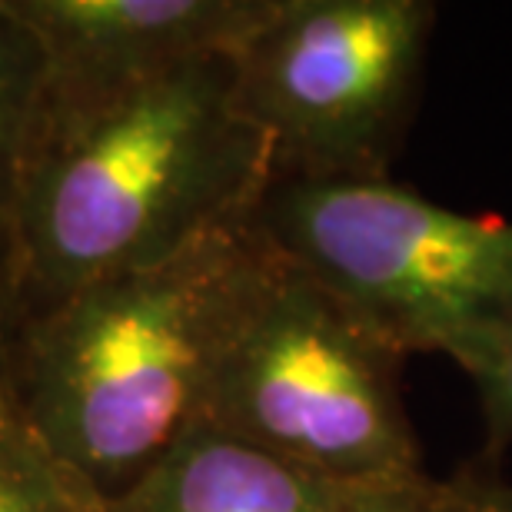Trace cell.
Returning <instances> with one entry per match:
<instances>
[{
    "label": "cell",
    "instance_id": "obj_5",
    "mask_svg": "<svg viewBox=\"0 0 512 512\" xmlns=\"http://www.w3.org/2000/svg\"><path fill=\"white\" fill-rule=\"evenodd\" d=\"M433 0H273L233 94L273 177H389L426 80Z\"/></svg>",
    "mask_w": 512,
    "mask_h": 512
},
{
    "label": "cell",
    "instance_id": "obj_13",
    "mask_svg": "<svg viewBox=\"0 0 512 512\" xmlns=\"http://www.w3.org/2000/svg\"><path fill=\"white\" fill-rule=\"evenodd\" d=\"M7 326H10V296H7V276H4V266H0V353H4Z\"/></svg>",
    "mask_w": 512,
    "mask_h": 512
},
{
    "label": "cell",
    "instance_id": "obj_7",
    "mask_svg": "<svg viewBox=\"0 0 512 512\" xmlns=\"http://www.w3.org/2000/svg\"><path fill=\"white\" fill-rule=\"evenodd\" d=\"M366 489L303 473L200 423L104 512H350Z\"/></svg>",
    "mask_w": 512,
    "mask_h": 512
},
{
    "label": "cell",
    "instance_id": "obj_11",
    "mask_svg": "<svg viewBox=\"0 0 512 512\" xmlns=\"http://www.w3.org/2000/svg\"><path fill=\"white\" fill-rule=\"evenodd\" d=\"M350 512H476L463 479H433L429 473L370 486Z\"/></svg>",
    "mask_w": 512,
    "mask_h": 512
},
{
    "label": "cell",
    "instance_id": "obj_10",
    "mask_svg": "<svg viewBox=\"0 0 512 512\" xmlns=\"http://www.w3.org/2000/svg\"><path fill=\"white\" fill-rule=\"evenodd\" d=\"M463 373L476 383L489 449L499 453L512 443V313L496 326V333L466 363Z\"/></svg>",
    "mask_w": 512,
    "mask_h": 512
},
{
    "label": "cell",
    "instance_id": "obj_12",
    "mask_svg": "<svg viewBox=\"0 0 512 512\" xmlns=\"http://www.w3.org/2000/svg\"><path fill=\"white\" fill-rule=\"evenodd\" d=\"M459 479H463L476 512H512V486L496 476L493 466L473 463L459 473Z\"/></svg>",
    "mask_w": 512,
    "mask_h": 512
},
{
    "label": "cell",
    "instance_id": "obj_1",
    "mask_svg": "<svg viewBox=\"0 0 512 512\" xmlns=\"http://www.w3.org/2000/svg\"><path fill=\"white\" fill-rule=\"evenodd\" d=\"M273 250L250 220L80 286L10 323L0 393L100 506L203 423L210 383Z\"/></svg>",
    "mask_w": 512,
    "mask_h": 512
},
{
    "label": "cell",
    "instance_id": "obj_4",
    "mask_svg": "<svg viewBox=\"0 0 512 512\" xmlns=\"http://www.w3.org/2000/svg\"><path fill=\"white\" fill-rule=\"evenodd\" d=\"M403 363L336 296L273 253L210 383L203 426L343 486L423 476Z\"/></svg>",
    "mask_w": 512,
    "mask_h": 512
},
{
    "label": "cell",
    "instance_id": "obj_2",
    "mask_svg": "<svg viewBox=\"0 0 512 512\" xmlns=\"http://www.w3.org/2000/svg\"><path fill=\"white\" fill-rule=\"evenodd\" d=\"M266 183L270 153L237 107L233 57L47 110L7 233L10 323L250 220Z\"/></svg>",
    "mask_w": 512,
    "mask_h": 512
},
{
    "label": "cell",
    "instance_id": "obj_6",
    "mask_svg": "<svg viewBox=\"0 0 512 512\" xmlns=\"http://www.w3.org/2000/svg\"><path fill=\"white\" fill-rule=\"evenodd\" d=\"M273 0H10L47 57L50 107L100 100L193 60L233 57Z\"/></svg>",
    "mask_w": 512,
    "mask_h": 512
},
{
    "label": "cell",
    "instance_id": "obj_8",
    "mask_svg": "<svg viewBox=\"0 0 512 512\" xmlns=\"http://www.w3.org/2000/svg\"><path fill=\"white\" fill-rule=\"evenodd\" d=\"M50 107L47 57L24 17L0 0V266L7 276V233L14 203Z\"/></svg>",
    "mask_w": 512,
    "mask_h": 512
},
{
    "label": "cell",
    "instance_id": "obj_9",
    "mask_svg": "<svg viewBox=\"0 0 512 512\" xmlns=\"http://www.w3.org/2000/svg\"><path fill=\"white\" fill-rule=\"evenodd\" d=\"M0 512H104L10 416L0 393Z\"/></svg>",
    "mask_w": 512,
    "mask_h": 512
},
{
    "label": "cell",
    "instance_id": "obj_3",
    "mask_svg": "<svg viewBox=\"0 0 512 512\" xmlns=\"http://www.w3.org/2000/svg\"><path fill=\"white\" fill-rule=\"evenodd\" d=\"M250 223L399 356L443 353L466 370L512 313V220L456 213L389 177H273Z\"/></svg>",
    "mask_w": 512,
    "mask_h": 512
}]
</instances>
